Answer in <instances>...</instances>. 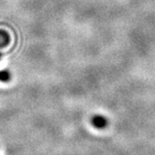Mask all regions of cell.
Masks as SVG:
<instances>
[{
	"instance_id": "6da1fadb",
	"label": "cell",
	"mask_w": 155,
	"mask_h": 155,
	"mask_svg": "<svg viewBox=\"0 0 155 155\" xmlns=\"http://www.w3.org/2000/svg\"><path fill=\"white\" fill-rule=\"evenodd\" d=\"M92 124H93V125L95 126L96 128L102 129V128H104V127L107 126V119H106L105 117L97 115V116L93 117V119H92Z\"/></svg>"
},
{
	"instance_id": "3957f363",
	"label": "cell",
	"mask_w": 155,
	"mask_h": 155,
	"mask_svg": "<svg viewBox=\"0 0 155 155\" xmlns=\"http://www.w3.org/2000/svg\"><path fill=\"white\" fill-rule=\"evenodd\" d=\"M1 56V54H0ZM10 79V75L8 71H0V81H8Z\"/></svg>"
},
{
	"instance_id": "7a4b0ae2",
	"label": "cell",
	"mask_w": 155,
	"mask_h": 155,
	"mask_svg": "<svg viewBox=\"0 0 155 155\" xmlns=\"http://www.w3.org/2000/svg\"><path fill=\"white\" fill-rule=\"evenodd\" d=\"M9 41H10V38L7 33L4 31H0V48L6 47L9 43Z\"/></svg>"
}]
</instances>
